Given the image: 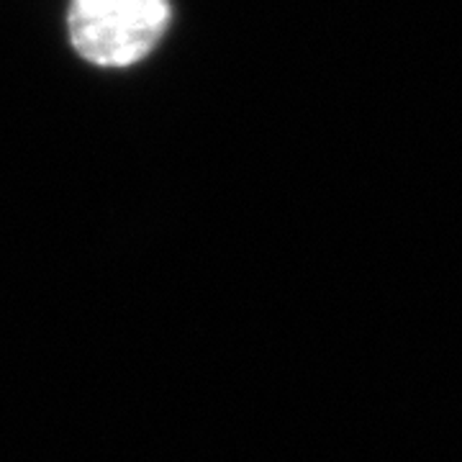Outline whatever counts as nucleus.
<instances>
[{
	"instance_id": "f257e3e1",
	"label": "nucleus",
	"mask_w": 462,
	"mask_h": 462,
	"mask_svg": "<svg viewBox=\"0 0 462 462\" xmlns=\"http://www.w3.org/2000/svg\"><path fill=\"white\" fill-rule=\"evenodd\" d=\"M170 16V0H69L67 29L90 65L132 67L160 44Z\"/></svg>"
}]
</instances>
